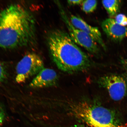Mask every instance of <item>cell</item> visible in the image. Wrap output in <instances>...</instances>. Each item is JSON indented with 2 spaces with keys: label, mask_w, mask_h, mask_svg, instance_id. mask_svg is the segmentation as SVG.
<instances>
[{
  "label": "cell",
  "mask_w": 127,
  "mask_h": 127,
  "mask_svg": "<svg viewBox=\"0 0 127 127\" xmlns=\"http://www.w3.org/2000/svg\"><path fill=\"white\" fill-rule=\"evenodd\" d=\"M36 39L35 19L24 7L12 4L0 12V48L28 47Z\"/></svg>",
  "instance_id": "obj_1"
},
{
  "label": "cell",
  "mask_w": 127,
  "mask_h": 127,
  "mask_svg": "<svg viewBox=\"0 0 127 127\" xmlns=\"http://www.w3.org/2000/svg\"><path fill=\"white\" fill-rule=\"evenodd\" d=\"M47 42L52 59L60 70L73 73L85 70L91 66L89 57L65 32L55 30L50 32Z\"/></svg>",
  "instance_id": "obj_2"
},
{
  "label": "cell",
  "mask_w": 127,
  "mask_h": 127,
  "mask_svg": "<svg viewBox=\"0 0 127 127\" xmlns=\"http://www.w3.org/2000/svg\"><path fill=\"white\" fill-rule=\"evenodd\" d=\"M70 113L91 127H127L117 113L93 102L82 101L68 103Z\"/></svg>",
  "instance_id": "obj_3"
},
{
  "label": "cell",
  "mask_w": 127,
  "mask_h": 127,
  "mask_svg": "<svg viewBox=\"0 0 127 127\" xmlns=\"http://www.w3.org/2000/svg\"><path fill=\"white\" fill-rule=\"evenodd\" d=\"M44 68L43 61L39 56L34 53H28L17 64L16 81L19 84L23 83L37 75Z\"/></svg>",
  "instance_id": "obj_4"
},
{
  "label": "cell",
  "mask_w": 127,
  "mask_h": 127,
  "mask_svg": "<svg viewBox=\"0 0 127 127\" xmlns=\"http://www.w3.org/2000/svg\"><path fill=\"white\" fill-rule=\"evenodd\" d=\"M59 7L62 19L66 25L69 34L74 42L92 54L95 55L99 54V49L98 44L86 33L74 27L61 6Z\"/></svg>",
  "instance_id": "obj_5"
},
{
  "label": "cell",
  "mask_w": 127,
  "mask_h": 127,
  "mask_svg": "<svg viewBox=\"0 0 127 127\" xmlns=\"http://www.w3.org/2000/svg\"><path fill=\"white\" fill-rule=\"evenodd\" d=\"M99 85L107 90L109 96L114 100L123 99L127 93V84L123 77L112 74L106 75L99 79Z\"/></svg>",
  "instance_id": "obj_6"
},
{
  "label": "cell",
  "mask_w": 127,
  "mask_h": 127,
  "mask_svg": "<svg viewBox=\"0 0 127 127\" xmlns=\"http://www.w3.org/2000/svg\"><path fill=\"white\" fill-rule=\"evenodd\" d=\"M58 79V75L54 70L44 68L33 79L29 86L33 88L53 86L56 85Z\"/></svg>",
  "instance_id": "obj_7"
},
{
  "label": "cell",
  "mask_w": 127,
  "mask_h": 127,
  "mask_svg": "<svg viewBox=\"0 0 127 127\" xmlns=\"http://www.w3.org/2000/svg\"><path fill=\"white\" fill-rule=\"evenodd\" d=\"M101 27L108 37L113 41L120 42L127 36V28L119 25L113 19L103 21Z\"/></svg>",
  "instance_id": "obj_8"
},
{
  "label": "cell",
  "mask_w": 127,
  "mask_h": 127,
  "mask_svg": "<svg viewBox=\"0 0 127 127\" xmlns=\"http://www.w3.org/2000/svg\"><path fill=\"white\" fill-rule=\"evenodd\" d=\"M70 20L74 27L86 33L106 50V47L101 33L97 28L91 26L80 17L75 15H71Z\"/></svg>",
  "instance_id": "obj_9"
},
{
  "label": "cell",
  "mask_w": 127,
  "mask_h": 127,
  "mask_svg": "<svg viewBox=\"0 0 127 127\" xmlns=\"http://www.w3.org/2000/svg\"><path fill=\"white\" fill-rule=\"evenodd\" d=\"M103 6L109 15L111 17L116 16L118 12L121 3L120 0H103Z\"/></svg>",
  "instance_id": "obj_10"
},
{
  "label": "cell",
  "mask_w": 127,
  "mask_h": 127,
  "mask_svg": "<svg viewBox=\"0 0 127 127\" xmlns=\"http://www.w3.org/2000/svg\"><path fill=\"white\" fill-rule=\"evenodd\" d=\"M97 1L95 0H83L82 4V10L87 13H90L96 10Z\"/></svg>",
  "instance_id": "obj_11"
},
{
  "label": "cell",
  "mask_w": 127,
  "mask_h": 127,
  "mask_svg": "<svg viewBox=\"0 0 127 127\" xmlns=\"http://www.w3.org/2000/svg\"><path fill=\"white\" fill-rule=\"evenodd\" d=\"M115 20L117 23L122 26H127V17L123 14H119L116 16Z\"/></svg>",
  "instance_id": "obj_12"
},
{
  "label": "cell",
  "mask_w": 127,
  "mask_h": 127,
  "mask_svg": "<svg viewBox=\"0 0 127 127\" xmlns=\"http://www.w3.org/2000/svg\"><path fill=\"white\" fill-rule=\"evenodd\" d=\"M7 76V71L5 66L0 62V84L4 81Z\"/></svg>",
  "instance_id": "obj_13"
},
{
  "label": "cell",
  "mask_w": 127,
  "mask_h": 127,
  "mask_svg": "<svg viewBox=\"0 0 127 127\" xmlns=\"http://www.w3.org/2000/svg\"><path fill=\"white\" fill-rule=\"evenodd\" d=\"M5 117V113L3 109L1 106H0V127H1Z\"/></svg>",
  "instance_id": "obj_14"
},
{
  "label": "cell",
  "mask_w": 127,
  "mask_h": 127,
  "mask_svg": "<svg viewBox=\"0 0 127 127\" xmlns=\"http://www.w3.org/2000/svg\"><path fill=\"white\" fill-rule=\"evenodd\" d=\"M83 0H68L67 3L70 5H76L81 4Z\"/></svg>",
  "instance_id": "obj_15"
},
{
  "label": "cell",
  "mask_w": 127,
  "mask_h": 127,
  "mask_svg": "<svg viewBox=\"0 0 127 127\" xmlns=\"http://www.w3.org/2000/svg\"><path fill=\"white\" fill-rule=\"evenodd\" d=\"M122 63L123 65L125 68L126 70L127 71V60H124L122 61Z\"/></svg>",
  "instance_id": "obj_16"
},
{
  "label": "cell",
  "mask_w": 127,
  "mask_h": 127,
  "mask_svg": "<svg viewBox=\"0 0 127 127\" xmlns=\"http://www.w3.org/2000/svg\"><path fill=\"white\" fill-rule=\"evenodd\" d=\"M73 127H85L83 125H75Z\"/></svg>",
  "instance_id": "obj_17"
}]
</instances>
